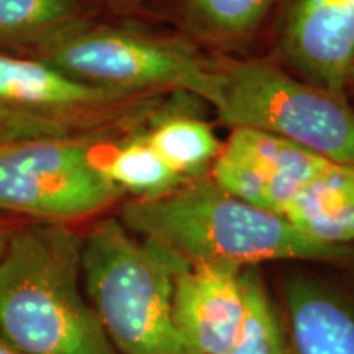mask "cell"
Listing matches in <instances>:
<instances>
[{
	"label": "cell",
	"mask_w": 354,
	"mask_h": 354,
	"mask_svg": "<svg viewBox=\"0 0 354 354\" xmlns=\"http://www.w3.org/2000/svg\"><path fill=\"white\" fill-rule=\"evenodd\" d=\"M185 261L140 240L118 218L102 220L82 243L86 295L115 351L190 354L172 315L176 274Z\"/></svg>",
	"instance_id": "4"
},
{
	"label": "cell",
	"mask_w": 354,
	"mask_h": 354,
	"mask_svg": "<svg viewBox=\"0 0 354 354\" xmlns=\"http://www.w3.org/2000/svg\"><path fill=\"white\" fill-rule=\"evenodd\" d=\"M35 50L38 59L92 86L125 94H187L214 109L220 104L218 57L183 39L76 20Z\"/></svg>",
	"instance_id": "5"
},
{
	"label": "cell",
	"mask_w": 354,
	"mask_h": 354,
	"mask_svg": "<svg viewBox=\"0 0 354 354\" xmlns=\"http://www.w3.org/2000/svg\"><path fill=\"white\" fill-rule=\"evenodd\" d=\"M0 354H24V353H20L19 349L13 348L12 344L3 338V336H0Z\"/></svg>",
	"instance_id": "18"
},
{
	"label": "cell",
	"mask_w": 354,
	"mask_h": 354,
	"mask_svg": "<svg viewBox=\"0 0 354 354\" xmlns=\"http://www.w3.org/2000/svg\"><path fill=\"white\" fill-rule=\"evenodd\" d=\"M143 135L171 169L185 180L205 174L223 146L209 123L184 112L183 107L167 110Z\"/></svg>",
	"instance_id": "12"
},
{
	"label": "cell",
	"mask_w": 354,
	"mask_h": 354,
	"mask_svg": "<svg viewBox=\"0 0 354 354\" xmlns=\"http://www.w3.org/2000/svg\"><path fill=\"white\" fill-rule=\"evenodd\" d=\"M112 2H118V3H135V2H140V0H112Z\"/></svg>",
	"instance_id": "19"
},
{
	"label": "cell",
	"mask_w": 354,
	"mask_h": 354,
	"mask_svg": "<svg viewBox=\"0 0 354 354\" xmlns=\"http://www.w3.org/2000/svg\"><path fill=\"white\" fill-rule=\"evenodd\" d=\"M210 176L310 240L338 245L354 238V166L268 133L234 128Z\"/></svg>",
	"instance_id": "3"
},
{
	"label": "cell",
	"mask_w": 354,
	"mask_h": 354,
	"mask_svg": "<svg viewBox=\"0 0 354 354\" xmlns=\"http://www.w3.org/2000/svg\"><path fill=\"white\" fill-rule=\"evenodd\" d=\"M20 223H21V220L17 218V216H7V215L0 214V256H2L3 250H6L7 241H8V238H10L12 232L19 227Z\"/></svg>",
	"instance_id": "17"
},
{
	"label": "cell",
	"mask_w": 354,
	"mask_h": 354,
	"mask_svg": "<svg viewBox=\"0 0 354 354\" xmlns=\"http://www.w3.org/2000/svg\"><path fill=\"white\" fill-rule=\"evenodd\" d=\"M220 120L268 133L354 166V109L346 95L261 59L218 57Z\"/></svg>",
	"instance_id": "7"
},
{
	"label": "cell",
	"mask_w": 354,
	"mask_h": 354,
	"mask_svg": "<svg viewBox=\"0 0 354 354\" xmlns=\"http://www.w3.org/2000/svg\"><path fill=\"white\" fill-rule=\"evenodd\" d=\"M243 269L185 263L174 279L172 315L190 354H228L245 317Z\"/></svg>",
	"instance_id": "10"
},
{
	"label": "cell",
	"mask_w": 354,
	"mask_h": 354,
	"mask_svg": "<svg viewBox=\"0 0 354 354\" xmlns=\"http://www.w3.org/2000/svg\"><path fill=\"white\" fill-rule=\"evenodd\" d=\"M272 3L274 0H184L190 24L220 41H240L253 35Z\"/></svg>",
	"instance_id": "16"
},
{
	"label": "cell",
	"mask_w": 354,
	"mask_h": 354,
	"mask_svg": "<svg viewBox=\"0 0 354 354\" xmlns=\"http://www.w3.org/2000/svg\"><path fill=\"white\" fill-rule=\"evenodd\" d=\"M289 354H354V289L292 277L284 289Z\"/></svg>",
	"instance_id": "11"
},
{
	"label": "cell",
	"mask_w": 354,
	"mask_h": 354,
	"mask_svg": "<svg viewBox=\"0 0 354 354\" xmlns=\"http://www.w3.org/2000/svg\"><path fill=\"white\" fill-rule=\"evenodd\" d=\"M84 238L21 223L0 256V336L24 354H118L82 294Z\"/></svg>",
	"instance_id": "2"
},
{
	"label": "cell",
	"mask_w": 354,
	"mask_h": 354,
	"mask_svg": "<svg viewBox=\"0 0 354 354\" xmlns=\"http://www.w3.org/2000/svg\"><path fill=\"white\" fill-rule=\"evenodd\" d=\"M158 94H125L92 86L38 57L0 53V143L61 136L100 138L153 123L172 105Z\"/></svg>",
	"instance_id": "6"
},
{
	"label": "cell",
	"mask_w": 354,
	"mask_h": 354,
	"mask_svg": "<svg viewBox=\"0 0 354 354\" xmlns=\"http://www.w3.org/2000/svg\"><path fill=\"white\" fill-rule=\"evenodd\" d=\"M99 138H39L0 143V214L69 223L109 209L123 196L92 156Z\"/></svg>",
	"instance_id": "8"
},
{
	"label": "cell",
	"mask_w": 354,
	"mask_h": 354,
	"mask_svg": "<svg viewBox=\"0 0 354 354\" xmlns=\"http://www.w3.org/2000/svg\"><path fill=\"white\" fill-rule=\"evenodd\" d=\"M281 53L299 77L346 95L354 81V0H290Z\"/></svg>",
	"instance_id": "9"
},
{
	"label": "cell",
	"mask_w": 354,
	"mask_h": 354,
	"mask_svg": "<svg viewBox=\"0 0 354 354\" xmlns=\"http://www.w3.org/2000/svg\"><path fill=\"white\" fill-rule=\"evenodd\" d=\"M118 220L140 240L190 264L250 268L268 261H313L354 266V248L310 240L282 216L233 196L210 174L184 180L162 196L133 197Z\"/></svg>",
	"instance_id": "1"
},
{
	"label": "cell",
	"mask_w": 354,
	"mask_h": 354,
	"mask_svg": "<svg viewBox=\"0 0 354 354\" xmlns=\"http://www.w3.org/2000/svg\"><path fill=\"white\" fill-rule=\"evenodd\" d=\"M76 20V0H0V46H37Z\"/></svg>",
	"instance_id": "15"
},
{
	"label": "cell",
	"mask_w": 354,
	"mask_h": 354,
	"mask_svg": "<svg viewBox=\"0 0 354 354\" xmlns=\"http://www.w3.org/2000/svg\"><path fill=\"white\" fill-rule=\"evenodd\" d=\"M102 169L123 194L130 192L135 198L162 196L185 180L159 156L143 133L122 145Z\"/></svg>",
	"instance_id": "13"
},
{
	"label": "cell",
	"mask_w": 354,
	"mask_h": 354,
	"mask_svg": "<svg viewBox=\"0 0 354 354\" xmlns=\"http://www.w3.org/2000/svg\"><path fill=\"white\" fill-rule=\"evenodd\" d=\"M245 317L228 354H289V339L268 290L253 266L243 269Z\"/></svg>",
	"instance_id": "14"
}]
</instances>
